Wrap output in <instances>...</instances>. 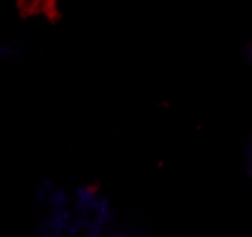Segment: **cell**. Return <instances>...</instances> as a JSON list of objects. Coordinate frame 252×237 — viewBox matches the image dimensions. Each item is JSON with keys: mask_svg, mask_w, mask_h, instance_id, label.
Returning <instances> with one entry per match:
<instances>
[{"mask_svg": "<svg viewBox=\"0 0 252 237\" xmlns=\"http://www.w3.org/2000/svg\"><path fill=\"white\" fill-rule=\"evenodd\" d=\"M48 10H55L53 2H17V12L21 17H36V15H46Z\"/></svg>", "mask_w": 252, "mask_h": 237, "instance_id": "cell-2", "label": "cell"}, {"mask_svg": "<svg viewBox=\"0 0 252 237\" xmlns=\"http://www.w3.org/2000/svg\"><path fill=\"white\" fill-rule=\"evenodd\" d=\"M23 53H25V42L23 40L12 38V40H2L0 42V63L13 61Z\"/></svg>", "mask_w": 252, "mask_h": 237, "instance_id": "cell-1", "label": "cell"}]
</instances>
